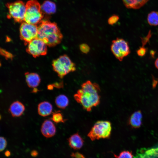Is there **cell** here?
I'll return each instance as SVG.
<instances>
[{
  "instance_id": "1",
  "label": "cell",
  "mask_w": 158,
  "mask_h": 158,
  "mask_svg": "<svg viewBox=\"0 0 158 158\" xmlns=\"http://www.w3.org/2000/svg\"><path fill=\"white\" fill-rule=\"evenodd\" d=\"M100 89L98 84L87 80L81 85V88L74 95L75 100L81 104L87 111L99 104Z\"/></svg>"
},
{
  "instance_id": "2",
  "label": "cell",
  "mask_w": 158,
  "mask_h": 158,
  "mask_svg": "<svg viewBox=\"0 0 158 158\" xmlns=\"http://www.w3.org/2000/svg\"><path fill=\"white\" fill-rule=\"evenodd\" d=\"M37 38L49 47H53L61 42L63 35L55 22L47 20H42L38 26Z\"/></svg>"
},
{
  "instance_id": "3",
  "label": "cell",
  "mask_w": 158,
  "mask_h": 158,
  "mask_svg": "<svg viewBox=\"0 0 158 158\" xmlns=\"http://www.w3.org/2000/svg\"><path fill=\"white\" fill-rule=\"evenodd\" d=\"M25 5L24 22L32 24H39L44 16L39 3L36 0H30Z\"/></svg>"
},
{
  "instance_id": "4",
  "label": "cell",
  "mask_w": 158,
  "mask_h": 158,
  "mask_svg": "<svg viewBox=\"0 0 158 158\" xmlns=\"http://www.w3.org/2000/svg\"><path fill=\"white\" fill-rule=\"evenodd\" d=\"M52 66L54 71L61 78L69 73L75 71L76 69L75 64L66 54L61 56L54 60L52 62Z\"/></svg>"
},
{
  "instance_id": "5",
  "label": "cell",
  "mask_w": 158,
  "mask_h": 158,
  "mask_svg": "<svg viewBox=\"0 0 158 158\" xmlns=\"http://www.w3.org/2000/svg\"><path fill=\"white\" fill-rule=\"evenodd\" d=\"M112 129L111 122L107 121L96 122L87 134L92 141L103 138H108L110 136Z\"/></svg>"
},
{
  "instance_id": "6",
  "label": "cell",
  "mask_w": 158,
  "mask_h": 158,
  "mask_svg": "<svg viewBox=\"0 0 158 158\" xmlns=\"http://www.w3.org/2000/svg\"><path fill=\"white\" fill-rule=\"evenodd\" d=\"M6 6L8 9L10 17L13 19L15 22L21 23L24 22L26 5L23 1L17 0L8 3Z\"/></svg>"
},
{
  "instance_id": "7",
  "label": "cell",
  "mask_w": 158,
  "mask_h": 158,
  "mask_svg": "<svg viewBox=\"0 0 158 158\" xmlns=\"http://www.w3.org/2000/svg\"><path fill=\"white\" fill-rule=\"evenodd\" d=\"M111 51L116 58L120 61L130 52L128 42L122 39L117 38L112 41Z\"/></svg>"
},
{
  "instance_id": "8",
  "label": "cell",
  "mask_w": 158,
  "mask_h": 158,
  "mask_svg": "<svg viewBox=\"0 0 158 158\" xmlns=\"http://www.w3.org/2000/svg\"><path fill=\"white\" fill-rule=\"evenodd\" d=\"M38 26L36 25L22 23L20 27V37L25 45L37 38Z\"/></svg>"
},
{
  "instance_id": "9",
  "label": "cell",
  "mask_w": 158,
  "mask_h": 158,
  "mask_svg": "<svg viewBox=\"0 0 158 158\" xmlns=\"http://www.w3.org/2000/svg\"><path fill=\"white\" fill-rule=\"evenodd\" d=\"M26 51L35 58L45 55L47 53V45L42 40L37 38L28 43Z\"/></svg>"
},
{
  "instance_id": "10",
  "label": "cell",
  "mask_w": 158,
  "mask_h": 158,
  "mask_svg": "<svg viewBox=\"0 0 158 158\" xmlns=\"http://www.w3.org/2000/svg\"><path fill=\"white\" fill-rule=\"evenodd\" d=\"M41 131L44 136L47 138H49L55 135L56 128L52 122L49 120H46L42 125Z\"/></svg>"
},
{
  "instance_id": "11",
  "label": "cell",
  "mask_w": 158,
  "mask_h": 158,
  "mask_svg": "<svg viewBox=\"0 0 158 158\" xmlns=\"http://www.w3.org/2000/svg\"><path fill=\"white\" fill-rule=\"evenodd\" d=\"M142 115L140 110L133 113L129 118L128 123L132 128H138L142 124Z\"/></svg>"
},
{
  "instance_id": "12",
  "label": "cell",
  "mask_w": 158,
  "mask_h": 158,
  "mask_svg": "<svg viewBox=\"0 0 158 158\" xmlns=\"http://www.w3.org/2000/svg\"><path fill=\"white\" fill-rule=\"evenodd\" d=\"M68 141L70 147L74 150L81 149L84 142L83 138L78 133L71 135L68 138Z\"/></svg>"
},
{
  "instance_id": "13",
  "label": "cell",
  "mask_w": 158,
  "mask_h": 158,
  "mask_svg": "<svg viewBox=\"0 0 158 158\" xmlns=\"http://www.w3.org/2000/svg\"><path fill=\"white\" fill-rule=\"evenodd\" d=\"M25 80L28 87L31 88H35L39 85L40 78L37 73L26 72L25 73Z\"/></svg>"
},
{
  "instance_id": "14",
  "label": "cell",
  "mask_w": 158,
  "mask_h": 158,
  "mask_svg": "<svg viewBox=\"0 0 158 158\" xmlns=\"http://www.w3.org/2000/svg\"><path fill=\"white\" fill-rule=\"evenodd\" d=\"M8 110L13 117H18L23 114L25 110V107L21 102L16 101L11 105Z\"/></svg>"
},
{
  "instance_id": "15",
  "label": "cell",
  "mask_w": 158,
  "mask_h": 158,
  "mask_svg": "<svg viewBox=\"0 0 158 158\" xmlns=\"http://www.w3.org/2000/svg\"><path fill=\"white\" fill-rule=\"evenodd\" d=\"M53 107L52 105L49 102H42L38 106V114L42 116H46L49 115L52 112Z\"/></svg>"
},
{
  "instance_id": "16",
  "label": "cell",
  "mask_w": 158,
  "mask_h": 158,
  "mask_svg": "<svg viewBox=\"0 0 158 158\" xmlns=\"http://www.w3.org/2000/svg\"><path fill=\"white\" fill-rule=\"evenodd\" d=\"M149 0H122L126 7L134 9H139L144 5Z\"/></svg>"
},
{
  "instance_id": "17",
  "label": "cell",
  "mask_w": 158,
  "mask_h": 158,
  "mask_svg": "<svg viewBox=\"0 0 158 158\" xmlns=\"http://www.w3.org/2000/svg\"><path fill=\"white\" fill-rule=\"evenodd\" d=\"M41 8L44 14L48 15L54 13L56 11V4L49 0L44 1L41 5Z\"/></svg>"
},
{
  "instance_id": "18",
  "label": "cell",
  "mask_w": 158,
  "mask_h": 158,
  "mask_svg": "<svg viewBox=\"0 0 158 158\" xmlns=\"http://www.w3.org/2000/svg\"><path fill=\"white\" fill-rule=\"evenodd\" d=\"M55 103L58 108L63 109H65L68 106L69 104V99L65 95H60L56 98Z\"/></svg>"
},
{
  "instance_id": "19",
  "label": "cell",
  "mask_w": 158,
  "mask_h": 158,
  "mask_svg": "<svg viewBox=\"0 0 158 158\" xmlns=\"http://www.w3.org/2000/svg\"><path fill=\"white\" fill-rule=\"evenodd\" d=\"M147 21L151 26H156L158 25V12L153 11L148 15Z\"/></svg>"
},
{
  "instance_id": "20",
  "label": "cell",
  "mask_w": 158,
  "mask_h": 158,
  "mask_svg": "<svg viewBox=\"0 0 158 158\" xmlns=\"http://www.w3.org/2000/svg\"><path fill=\"white\" fill-rule=\"evenodd\" d=\"M50 119L56 123H64L66 121L65 119L63 118V115L59 111L53 112Z\"/></svg>"
},
{
  "instance_id": "21",
  "label": "cell",
  "mask_w": 158,
  "mask_h": 158,
  "mask_svg": "<svg viewBox=\"0 0 158 158\" xmlns=\"http://www.w3.org/2000/svg\"><path fill=\"white\" fill-rule=\"evenodd\" d=\"M116 158H133L132 153L128 151H123L120 153L118 155L114 154Z\"/></svg>"
},
{
  "instance_id": "22",
  "label": "cell",
  "mask_w": 158,
  "mask_h": 158,
  "mask_svg": "<svg viewBox=\"0 0 158 158\" xmlns=\"http://www.w3.org/2000/svg\"><path fill=\"white\" fill-rule=\"evenodd\" d=\"M119 19V16L116 15H113L109 18L108 20L109 24L113 25L116 23Z\"/></svg>"
},
{
  "instance_id": "23",
  "label": "cell",
  "mask_w": 158,
  "mask_h": 158,
  "mask_svg": "<svg viewBox=\"0 0 158 158\" xmlns=\"http://www.w3.org/2000/svg\"><path fill=\"white\" fill-rule=\"evenodd\" d=\"M0 142V151L2 152L6 148L7 145V142L6 138L3 137H1Z\"/></svg>"
},
{
  "instance_id": "24",
  "label": "cell",
  "mask_w": 158,
  "mask_h": 158,
  "mask_svg": "<svg viewBox=\"0 0 158 158\" xmlns=\"http://www.w3.org/2000/svg\"><path fill=\"white\" fill-rule=\"evenodd\" d=\"M79 47L80 50L83 53L87 54L90 50L89 46L86 44L83 43L80 44Z\"/></svg>"
},
{
  "instance_id": "25",
  "label": "cell",
  "mask_w": 158,
  "mask_h": 158,
  "mask_svg": "<svg viewBox=\"0 0 158 158\" xmlns=\"http://www.w3.org/2000/svg\"><path fill=\"white\" fill-rule=\"evenodd\" d=\"M147 51V49L144 47H140L137 51V53L139 56H143L146 54Z\"/></svg>"
},
{
  "instance_id": "26",
  "label": "cell",
  "mask_w": 158,
  "mask_h": 158,
  "mask_svg": "<svg viewBox=\"0 0 158 158\" xmlns=\"http://www.w3.org/2000/svg\"><path fill=\"white\" fill-rule=\"evenodd\" d=\"M0 52L1 54L7 59H11L13 57V56L11 54L5 50L1 49Z\"/></svg>"
},
{
  "instance_id": "27",
  "label": "cell",
  "mask_w": 158,
  "mask_h": 158,
  "mask_svg": "<svg viewBox=\"0 0 158 158\" xmlns=\"http://www.w3.org/2000/svg\"><path fill=\"white\" fill-rule=\"evenodd\" d=\"M151 36V31L150 30L149 31V32L147 35L145 37L143 38L142 39V46L144 47L146 43L149 41L150 38Z\"/></svg>"
},
{
  "instance_id": "28",
  "label": "cell",
  "mask_w": 158,
  "mask_h": 158,
  "mask_svg": "<svg viewBox=\"0 0 158 158\" xmlns=\"http://www.w3.org/2000/svg\"><path fill=\"white\" fill-rule=\"evenodd\" d=\"M71 156L74 158H85L83 154L78 152L72 153Z\"/></svg>"
},
{
  "instance_id": "29",
  "label": "cell",
  "mask_w": 158,
  "mask_h": 158,
  "mask_svg": "<svg viewBox=\"0 0 158 158\" xmlns=\"http://www.w3.org/2000/svg\"><path fill=\"white\" fill-rule=\"evenodd\" d=\"M31 155L33 157H36L38 154L37 151L36 150H33L31 152Z\"/></svg>"
},
{
  "instance_id": "30",
  "label": "cell",
  "mask_w": 158,
  "mask_h": 158,
  "mask_svg": "<svg viewBox=\"0 0 158 158\" xmlns=\"http://www.w3.org/2000/svg\"><path fill=\"white\" fill-rule=\"evenodd\" d=\"M5 155L7 157H8L11 155V152L9 150H6L4 153Z\"/></svg>"
},
{
  "instance_id": "31",
  "label": "cell",
  "mask_w": 158,
  "mask_h": 158,
  "mask_svg": "<svg viewBox=\"0 0 158 158\" xmlns=\"http://www.w3.org/2000/svg\"><path fill=\"white\" fill-rule=\"evenodd\" d=\"M154 64L156 68L158 69V57L156 60Z\"/></svg>"
},
{
  "instance_id": "32",
  "label": "cell",
  "mask_w": 158,
  "mask_h": 158,
  "mask_svg": "<svg viewBox=\"0 0 158 158\" xmlns=\"http://www.w3.org/2000/svg\"><path fill=\"white\" fill-rule=\"evenodd\" d=\"M38 91L37 89L36 88H33V90H32V92L34 93Z\"/></svg>"
}]
</instances>
